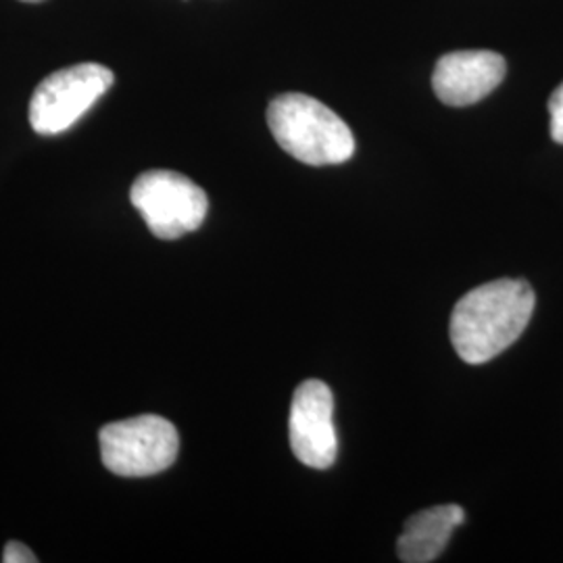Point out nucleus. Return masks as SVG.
I'll use <instances>...</instances> for the list:
<instances>
[{"instance_id": "nucleus-1", "label": "nucleus", "mask_w": 563, "mask_h": 563, "mask_svg": "<svg viewBox=\"0 0 563 563\" xmlns=\"http://www.w3.org/2000/svg\"><path fill=\"white\" fill-rule=\"evenodd\" d=\"M537 295L526 280L488 282L455 305L451 313V342L463 362L483 365L518 341L530 322Z\"/></svg>"}, {"instance_id": "nucleus-2", "label": "nucleus", "mask_w": 563, "mask_h": 563, "mask_svg": "<svg viewBox=\"0 0 563 563\" xmlns=\"http://www.w3.org/2000/svg\"><path fill=\"white\" fill-rule=\"evenodd\" d=\"M267 125L282 151L305 165H341L355 153L351 128L323 102L307 95H280L267 107Z\"/></svg>"}, {"instance_id": "nucleus-3", "label": "nucleus", "mask_w": 563, "mask_h": 563, "mask_svg": "<svg viewBox=\"0 0 563 563\" xmlns=\"http://www.w3.org/2000/svg\"><path fill=\"white\" fill-rule=\"evenodd\" d=\"M115 76L101 63H78L63 67L38 84L30 99V125L41 136H57L80 121Z\"/></svg>"}, {"instance_id": "nucleus-4", "label": "nucleus", "mask_w": 563, "mask_h": 563, "mask_svg": "<svg viewBox=\"0 0 563 563\" xmlns=\"http://www.w3.org/2000/svg\"><path fill=\"white\" fill-rule=\"evenodd\" d=\"M102 463L123 478H144L174 465L180 451L176 426L162 416L107 423L99 434Z\"/></svg>"}, {"instance_id": "nucleus-5", "label": "nucleus", "mask_w": 563, "mask_h": 563, "mask_svg": "<svg viewBox=\"0 0 563 563\" xmlns=\"http://www.w3.org/2000/svg\"><path fill=\"white\" fill-rule=\"evenodd\" d=\"M130 201L148 230L163 241H176L201 228L209 199L199 184L169 169H151L130 188Z\"/></svg>"}, {"instance_id": "nucleus-6", "label": "nucleus", "mask_w": 563, "mask_h": 563, "mask_svg": "<svg viewBox=\"0 0 563 563\" xmlns=\"http://www.w3.org/2000/svg\"><path fill=\"white\" fill-rule=\"evenodd\" d=\"M288 434L295 457L313 470H328L336 462L339 439L334 428V397L322 380H305L295 390Z\"/></svg>"}, {"instance_id": "nucleus-7", "label": "nucleus", "mask_w": 563, "mask_h": 563, "mask_svg": "<svg viewBox=\"0 0 563 563\" xmlns=\"http://www.w3.org/2000/svg\"><path fill=\"white\" fill-rule=\"evenodd\" d=\"M507 74V63L493 51H457L437 63L434 95L449 107H467L488 97Z\"/></svg>"}, {"instance_id": "nucleus-8", "label": "nucleus", "mask_w": 563, "mask_h": 563, "mask_svg": "<svg viewBox=\"0 0 563 563\" xmlns=\"http://www.w3.org/2000/svg\"><path fill=\"white\" fill-rule=\"evenodd\" d=\"M463 520L465 511L460 505H437L411 516L397 541L399 560L405 563L434 562Z\"/></svg>"}, {"instance_id": "nucleus-9", "label": "nucleus", "mask_w": 563, "mask_h": 563, "mask_svg": "<svg viewBox=\"0 0 563 563\" xmlns=\"http://www.w3.org/2000/svg\"><path fill=\"white\" fill-rule=\"evenodd\" d=\"M549 113H551V139L563 144V84L549 99Z\"/></svg>"}, {"instance_id": "nucleus-10", "label": "nucleus", "mask_w": 563, "mask_h": 563, "mask_svg": "<svg viewBox=\"0 0 563 563\" xmlns=\"http://www.w3.org/2000/svg\"><path fill=\"white\" fill-rule=\"evenodd\" d=\"M2 562L4 563H36L38 558L34 555V551L30 547L20 543V541H11L2 551Z\"/></svg>"}, {"instance_id": "nucleus-11", "label": "nucleus", "mask_w": 563, "mask_h": 563, "mask_svg": "<svg viewBox=\"0 0 563 563\" xmlns=\"http://www.w3.org/2000/svg\"><path fill=\"white\" fill-rule=\"evenodd\" d=\"M21 2H32V4H36V2H44V0H21Z\"/></svg>"}]
</instances>
